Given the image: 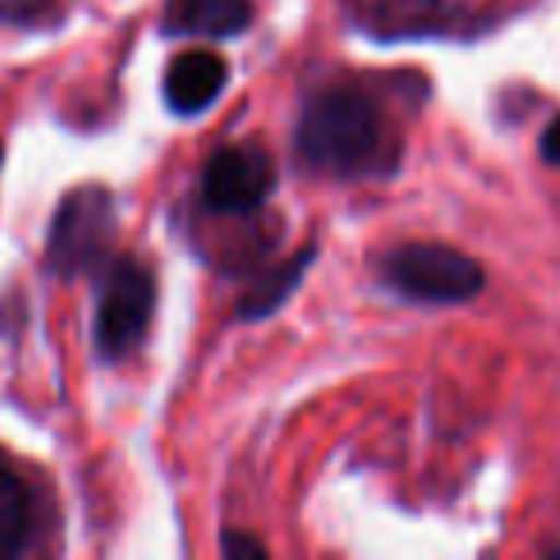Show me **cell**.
<instances>
[{"instance_id":"5b68a950","label":"cell","mask_w":560,"mask_h":560,"mask_svg":"<svg viewBox=\"0 0 560 560\" xmlns=\"http://www.w3.org/2000/svg\"><path fill=\"white\" fill-rule=\"evenodd\" d=\"M196 192L208 215L249 219L277 192V162L261 142H226L203 162Z\"/></svg>"},{"instance_id":"8fae6325","label":"cell","mask_w":560,"mask_h":560,"mask_svg":"<svg viewBox=\"0 0 560 560\" xmlns=\"http://www.w3.org/2000/svg\"><path fill=\"white\" fill-rule=\"evenodd\" d=\"M0 24L20 27V32H47L62 24V4L58 0H0Z\"/></svg>"},{"instance_id":"9a60e30c","label":"cell","mask_w":560,"mask_h":560,"mask_svg":"<svg viewBox=\"0 0 560 560\" xmlns=\"http://www.w3.org/2000/svg\"><path fill=\"white\" fill-rule=\"evenodd\" d=\"M0 170H4V147H0Z\"/></svg>"},{"instance_id":"7a4b0ae2","label":"cell","mask_w":560,"mask_h":560,"mask_svg":"<svg viewBox=\"0 0 560 560\" xmlns=\"http://www.w3.org/2000/svg\"><path fill=\"white\" fill-rule=\"evenodd\" d=\"M376 277L392 296L419 307L472 304L488 284V272L472 254L450 242H396L376 257Z\"/></svg>"},{"instance_id":"9c48e42d","label":"cell","mask_w":560,"mask_h":560,"mask_svg":"<svg viewBox=\"0 0 560 560\" xmlns=\"http://www.w3.org/2000/svg\"><path fill=\"white\" fill-rule=\"evenodd\" d=\"M43 534L39 495L16 468V460L0 450V560L24 557Z\"/></svg>"},{"instance_id":"8992f818","label":"cell","mask_w":560,"mask_h":560,"mask_svg":"<svg viewBox=\"0 0 560 560\" xmlns=\"http://www.w3.org/2000/svg\"><path fill=\"white\" fill-rule=\"evenodd\" d=\"M453 0H361L353 9V24L384 43L399 39H438V35L465 32Z\"/></svg>"},{"instance_id":"3957f363","label":"cell","mask_w":560,"mask_h":560,"mask_svg":"<svg viewBox=\"0 0 560 560\" xmlns=\"http://www.w3.org/2000/svg\"><path fill=\"white\" fill-rule=\"evenodd\" d=\"M116 257V196L104 185H73L58 200L43 269L58 280L101 277Z\"/></svg>"},{"instance_id":"30bf717a","label":"cell","mask_w":560,"mask_h":560,"mask_svg":"<svg viewBox=\"0 0 560 560\" xmlns=\"http://www.w3.org/2000/svg\"><path fill=\"white\" fill-rule=\"evenodd\" d=\"M315 254H319V246L307 242L304 249H296V254L284 257V261H272V269H265L238 296L234 315H238L242 323H261V319H269V315H277L280 307L296 296L300 284H304L307 269L315 265Z\"/></svg>"},{"instance_id":"5bb4252c","label":"cell","mask_w":560,"mask_h":560,"mask_svg":"<svg viewBox=\"0 0 560 560\" xmlns=\"http://www.w3.org/2000/svg\"><path fill=\"white\" fill-rule=\"evenodd\" d=\"M549 557H560V545H549Z\"/></svg>"},{"instance_id":"277c9868","label":"cell","mask_w":560,"mask_h":560,"mask_svg":"<svg viewBox=\"0 0 560 560\" xmlns=\"http://www.w3.org/2000/svg\"><path fill=\"white\" fill-rule=\"evenodd\" d=\"M158 312V280L135 257H112L96 277L93 353L104 365L127 361L142 342Z\"/></svg>"},{"instance_id":"7c38bea8","label":"cell","mask_w":560,"mask_h":560,"mask_svg":"<svg viewBox=\"0 0 560 560\" xmlns=\"http://www.w3.org/2000/svg\"><path fill=\"white\" fill-rule=\"evenodd\" d=\"M537 154H541L545 165L560 170V116H552L549 124H545L541 139H537Z\"/></svg>"},{"instance_id":"ba28073f","label":"cell","mask_w":560,"mask_h":560,"mask_svg":"<svg viewBox=\"0 0 560 560\" xmlns=\"http://www.w3.org/2000/svg\"><path fill=\"white\" fill-rule=\"evenodd\" d=\"M254 24V0H165L162 35L170 39H234Z\"/></svg>"},{"instance_id":"52a82bcc","label":"cell","mask_w":560,"mask_h":560,"mask_svg":"<svg viewBox=\"0 0 560 560\" xmlns=\"http://www.w3.org/2000/svg\"><path fill=\"white\" fill-rule=\"evenodd\" d=\"M226 81H231V66L215 50H180L170 58L162 78L165 108L173 116H200L223 96Z\"/></svg>"},{"instance_id":"6da1fadb","label":"cell","mask_w":560,"mask_h":560,"mask_svg":"<svg viewBox=\"0 0 560 560\" xmlns=\"http://www.w3.org/2000/svg\"><path fill=\"white\" fill-rule=\"evenodd\" d=\"M292 142L300 165L335 180H384L404 158V131L388 96L358 78L312 89L300 104Z\"/></svg>"},{"instance_id":"4fadbf2b","label":"cell","mask_w":560,"mask_h":560,"mask_svg":"<svg viewBox=\"0 0 560 560\" xmlns=\"http://www.w3.org/2000/svg\"><path fill=\"white\" fill-rule=\"evenodd\" d=\"M265 557V545L249 534H238V529H226L223 534V557Z\"/></svg>"}]
</instances>
